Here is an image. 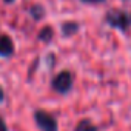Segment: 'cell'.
<instances>
[{"label": "cell", "mask_w": 131, "mask_h": 131, "mask_svg": "<svg viewBox=\"0 0 131 131\" xmlns=\"http://www.w3.org/2000/svg\"><path fill=\"white\" fill-rule=\"evenodd\" d=\"M34 119H36V122H37V125H39V128L42 131H57L56 119L51 114H48L46 111H40V110L36 111Z\"/></svg>", "instance_id": "obj_1"}, {"label": "cell", "mask_w": 131, "mask_h": 131, "mask_svg": "<svg viewBox=\"0 0 131 131\" xmlns=\"http://www.w3.org/2000/svg\"><path fill=\"white\" fill-rule=\"evenodd\" d=\"M71 85H73V76H71V73H68V71H62L60 74H57L56 77H54V80H52V88L57 91V93H67V91H70V88H71Z\"/></svg>", "instance_id": "obj_2"}, {"label": "cell", "mask_w": 131, "mask_h": 131, "mask_svg": "<svg viewBox=\"0 0 131 131\" xmlns=\"http://www.w3.org/2000/svg\"><path fill=\"white\" fill-rule=\"evenodd\" d=\"M105 20H106L111 26L119 28V29H125V28L128 26V23H129L126 14L122 13V11H110V13L106 14V17H105Z\"/></svg>", "instance_id": "obj_3"}, {"label": "cell", "mask_w": 131, "mask_h": 131, "mask_svg": "<svg viewBox=\"0 0 131 131\" xmlns=\"http://www.w3.org/2000/svg\"><path fill=\"white\" fill-rule=\"evenodd\" d=\"M14 52V45H13V40L8 37V36H2L0 37V56L3 57H8Z\"/></svg>", "instance_id": "obj_4"}, {"label": "cell", "mask_w": 131, "mask_h": 131, "mask_svg": "<svg viewBox=\"0 0 131 131\" xmlns=\"http://www.w3.org/2000/svg\"><path fill=\"white\" fill-rule=\"evenodd\" d=\"M62 29H63V34H65V36H71V34H74V32L79 29V25L74 23V22H70V23H65V25L62 26Z\"/></svg>", "instance_id": "obj_5"}, {"label": "cell", "mask_w": 131, "mask_h": 131, "mask_svg": "<svg viewBox=\"0 0 131 131\" xmlns=\"http://www.w3.org/2000/svg\"><path fill=\"white\" fill-rule=\"evenodd\" d=\"M39 39H40V40H45V42H49V40L52 39V28H49V26L43 28V29L40 31V34H39Z\"/></svg>", "instance_id": "obj_6"}, {"label": "cell", "mask_w": 131, "mask_h": 131, "mask_svg": "<svg viewBox=\"0 0 131 131\" xmlns=\"http://www.w3.org/2000/svg\"><path fill=\"white\" fill-rule=\"evenodd\" d=\"M76 131H97V128H94V126H91L86 120H83V122H80L79 125H77V128H76Z\"/></svg>", "instance_id": "obj_7"}, {"label": "cell", "mask_w": 131, "mask_h": 131, "mask_svg": "<svg viewBox=\"0 0 131 131\" xmlns=\"http://www.w3.org/2000/svg\"><path fill=\"white\" fill-rule=\"evenodd\" d=\"M31 13L34 14V17H36L37 20H39V19L42 17V9H40V6H34V8L31 9Z\"/></svg>", "instance_id": "obj_8"}, {"label": "cell", "mask_w": 131, "mask_h": 131, "mask_svg": "<svg viewBox=\"0 0 131 131\" xmlns=\"http://www.w3.org/2000/svg\"><path fill=\"white\" fill-rule=\"evenodd\" d=\"M0 131H8V128H6V125H5L2 117H0Z\"/></svg>", "instance_id": "obj_9"}, {"label": "cell", "mask_w": 131, "mask_h": 131, "mask_svg": "<svg viewBox=\"0 0 131 131\" xmlns=\"http://www.w3.org/2000/svg\"><path fill=\"white\" fill-rule=\"evenodd\" d=\"M3 100V91H2V88H0V102Z\"/></svg>", "instance_id": "obj_10"}, {"label": "cell", "mask_w": 131, "mask_h": 131, "mask_svg": "<svg viewBox=\"0 0 131 131\" xmlns=\"http://www.w3.org/2000/svg\"><path fill=\"white\" fill-rule=\"evenodd\" d=\"M86 2H100V0H86Z\"/></svg>", "instance_id": "obj_11"}, {"label": "cell", "mask_w": 131, "mask_h": 131, "mask_svg": "<svg viewBox=\"0 0 131 131\" xmlns=\"http://www.w3.org/2000/svg\"><path fill=\"white\" fill-rule=\"evenodd\" d=\"M5 2H6V3H11V2H14V0H5Z\"/></svg>", "instance_id": "obj_12"}]
</instances>
